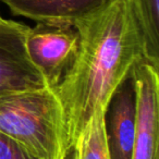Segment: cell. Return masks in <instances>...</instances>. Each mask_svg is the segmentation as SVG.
<instances>
[{"label":"cell","mask_w":159,"mask_h":159,"mask_svg":"<svg viewBox=\"0 0 159 159\" xmlns=\"http://www.w3.org/2000/svg\"><path fill=\"white\" fill-rule=\"evenodd\" d=\"M73 24L80 35L77 53L53 87L62 111L66 152L94 115L107 111L135 64L146 59L143 33L131 0H110Z\"/></svg>","instance_id":"1"},{"label":"cell","mask_w":159,"mask_h":159,"mask_svg":"<svg viewBox=\"0 0 159 159\" xmlns=\"http://www.w3.org/2000/svg\"><path fill=\"white\" fill-rule=\"evenodd\" d=\"M0 132L37 159H63V120L53 87L0 95Z\"/></svg>","instance_id":"2"},{"label":"cell","mask_w":159,"mask_h":159,"mask_svg":"<svg viewBox=\"0 0 159 159\" xmlns=\"http://www.w3.org/2000/svg\"><path fill=\"white\" fill-rule=\"evenodd\" d=\"M80 35L73 23L36 22L27 29L25 47L48 87H56L77 53Z\"/></svg>","instance_id":"3"},{"label":"cell","mask_w":159,"mask_h":159,"mask_svg":"<svg viewBox=\"0 0 159 159\" xmlns=\"http://www.w3.org/2000/svg\"><path fill=\"white\" fill-rule=\"evenodd\" d=\"M159 69L146 59L133 68L136 107V133L132 159H158L159 139Z\"/></svg>","instance_id":"4"},{"label":"cell","mask_w":159,"mask_h":159,"mask_svg":"<svg viewBox=\"0 0 159 159\" xmlns=\"http://www.w3.org/2000/svg\"><path fill=\"white\" fill-rule=\"evenodd\" d=\"M29 26L6 20L0 24V95L48 87L25 47Z\"/></svg>","instance_id":"5"},{"label":"cell","mask_w":159,"mask_h":159,"mask_svg":"<svg viewBox=\"0 0 159 159\" xmlns=\"http://www.w3.org/2000/svg\"><path fill=\"white\" fill-rule=\"evenodd\" d=\"M106 132L110 159H132L136 133V107L131 77L118 87L109 102Z\"/></svg>","instance_id":"6"},{"label":"cell","mask_w":159,"mask_h":159,"mask_svg":"<svg viewBox=\"0 0 159 159\" xmlns=\"http://www.w3.org/2000/svg\"><path fill=\"white\" fill-rule=\"evenodd\" d=\"M12 14L35 22H68L99 9L110 0H1Z\"/></svg>","instance_id":"7"},{"label":"cell","mask_w":159,"mask_h":159,"mask_svg":"<svg viewBox=\"0 0 159 159\" xmlns=\"http://www.w3.org/2000/svg\"><path fill=\"white\" fill-rule=\"evenodd\" d=\"M106 110L94 115L87 129L76 143L64 154L63 159H110L107 143Z\"/></svg>","instance_id":"8"},{"label":"cell","mask_w":159,"mask_h":159,"mask_svg":"<svg viewBox=\"0 0 159 159\" xmlns=\"http://www.w3.org/2000/svg\"><path fill=\"white\" fill-rule=\"evenodd\" d=\"M145 43L146 60L159 69V0H131Z\"/></svg>","instance_id":"9"},{"label":"cell","mask_w":159,"mask_h":159,"mask_svg":"<svg viewBox=\"0 0 159 159\" xmlns=\"http://www.w3.org/2000/svg\"><path fill=\"white\" fill-rule=\"evenodd\" d=\"M0 159H37L23 145L0 132Z\"/></svg>","instance_id":"10"},{"label":"cell","mask_w":159,"mask_h":159,"mask_svg":"<svg viewBox=\"0 0 159 159\" xmlns=\"http://www.w3.org/2000/svg\"><path fill=\"white\" fill-rule=\"evenodd\" d=\"M3 21H5V19H2V16H0V24H1V23H2Z\"/></svg>","instance_id":"11"}]
</instances>
